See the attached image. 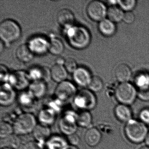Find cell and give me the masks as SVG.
Masks as SVG:
<instances>
[{
    "label": "cell",
    "instance_id": "obj_1",
    "mask_svg": "<svg viewBox=\"0 0 149 149\" xmlns=\"http://www.w3.org/2000/svg\"><path fill=\"white\" fill-rule=\"evenodd\" d=\"M67 40L71 47L77 49H82L90 43V34L85 28L73 26L66 29Z\"/></svg>",
    "mask_w": 149,
    "mask_h": 149
},
{
    "label": "cell",
    "instance_id": "obj_2",
    "mask_svg": "<svg viewBox=\"0 0 149 149\" xmlns=\"http://www.w3.org/2000/svg\"><path fill=\"white\" fill-rule=\"evenodd\" d=\"M124 131L126 137L135 143H139L144 141L149 132L146 125L133 119L126 123Z\"/></svg>",
    "mask_w": 149,
    "mask_h": 149
},
{
    "label": "cell",
    "instance_id": "obj_3",
    "mask_svg": "<svg viewBox=\"0 0 149 149\" xmlns=\"http://www.w3.org/2000/svg\"><path fill=\"white\" fill-rule=\"evenodd\" d=\"M21 35V29L19 24L12 19L5 20L0 24V38L1 41L10 43L18 40Z\"/></svg>",
    "mask_w": 149,
    "mask_h": 149
},
{
    "label": "cell",
    "instance_id": "obj_4",
    "mask_svg": "<svg viewBox=\"0 0 149 149\" xmlns=\"http://www.w3.org/2000/svg\"><path fill=\"white\" fill-rule=\"evenodd\" d=\"M36 120L30 113H23L17 117L14 123V132L18 135H23L33 132L36 127Z\"/></svg>",
    "mask_w": 149,
    "mask_h": 149
},
{
    "label": "cell",
    "instance_id": "obj_5",
    "mask_svg": "<svg viewBox=\"0 0 149 149\" xmlns=\"http://www.w3.org/2000/svg\"><path fill=\"white\" fill-rule=\"evenodd\" d=\"M117 100L122 104L129 105L135 102L137 96V91L135 87L128 82L121 83L115 91Z\"/></svg>",
    "mask_w": 149,
    "mask_h": 149
},
{
    "label": "cell",
    "instance_id": "obj_6",
    "mask_svg": "<svg viewBox=\"0 0 149 149\" xmlns=\"http://www.w3.org/2000/svg\"><path fill=\"white\" fill-rule=\"evenodd\" d=\"M75 105L82 110L93 109L97 104V99L90 90L83 89L77 92L74 98Z\"/></svg>",
    "mask_w": 149,
    "mask_h": 149
},
{
    "label": "cell",
    "instance_id": "obj_7",
    "mask_svg": "<svg viewBox=\"0 0 149 149\" xmlns=\"http://www.w3.org/2000/svg\"><path fill=\"white\" fill-rule=\"evenodd\" d=\"M56 98L61 102H69L74 98L77 94L74 85L68 81H65L59 83L55 91Z\"/></svg>",
    "mask_w": 149,
    "mask_h": 149
},
{
    "label": "cell",
    "instance_id": "obj_8",
    "mask_svg": "<svg viewBox=\"0 0 149 149\" xmlns=\"http://www.w3.org/2000/svg\"><path fill=\"white\" fill-rule=\"evenodd\" d=\"M77 114L73 111L66 112L59 122L61 131L67 136L75 133L77 129Z\"/></svg>",
    "mask_w": 149,
    "mask_h": 149
},
{
    "label": "cell",
    "instance_id": "obj_9",
    "mask_svg": "<svg viewBox=\"0 0 149 149\" xmlns=\"http://www.w3.org/2000/svg\"><path fill=\"white\" fill-rule=\"evenodd\" d=\"M86 11L88 16L92 20L101 22L107 16L108 9L103 2L94 1L89 3Z\"/></svg>",
    "mask_w": 149,
    "mask_h": 149
},
{
    "label": "cell",
    "instance_id": "obj_10",
    "mask_svg": "<svg viewBox=\"0 0 149 149\" xmlns=\"http://www.w3.org/2000/svg\"><path fill=\"white\" fill-rule=\"evenodd\" d=\"M30 80L28 73L22 70H18L10 74L8 82L13 88L19 90H23L29 87Z\"/></svg>",
    "mask_w": 149,
    "mask_h": 149
},
{
    "label": "cell",
    "instance_id": "obj_11",
    "mask_svg": "<svg viewBox=\"0 0 149 149\" xmlns=\"http://www.w3.org/2000/svg\"><path fill=\"white\" fill-rule=\"evenodd\" d=\"M27 45L34 54L42 55L49 51V41L42 36H35L29 40Z\"/></svg>",
    "mask_w": 149,
    "mask_h": 149
},
{
    "label": "cell",
    "instance_id": "obj_12",
    "mask_svg": "<svg viewBox=\"0 0 149 149\" xmlns=\"http://www.w3.org/2000/svg\"><path fill=\"white\" fill-rule=\"evenodd\" d=\"M16 94L14 88L7 83H3L1 86L0 104L4 106L13 104L15 101Z\"/></svg>",
    "mask_w": 149,
    "mask_h": 149
},
{
    "label": "cell",
    "instance_id": "obj_13",
    "mask_svg": "<svg viewBox=\"0 0 149 149\" xmlns=\"http://www.w3.org/2000/svg\"><path fill=\"white\" fill-rule=\"evenodd\" d=\"M75 82L81 87L88 86L92 79V76L89 70L84 67H78L73 74Z\"/></svg>",
    "mask_w": 149,
    "mask_h": 149
},
{
    "label": "cell",
    "instance_id": "obj_14",
    "mask_svg": "<svg viewBox=\"0 0 149 149\" xmlns=\"http://www.w3.org/2000/svg\"><path fill=\"white\" fill-rule=\"evenodd\" d=\"M30 80L33 81H48L51 78V71L46 67H36L31 68L28 73Z\"/></svg>",
    "mask_w": 149,
    "mask_h": 149
},
{
    "label": "cell",
    "instance_id": "obj_15",
    "mask_svg": "<svg viewBox=\"0 0 149 149\" xmlns=\"http://www.w3.org/2000/svg\"><path fill=\"white\" fill-rule=\"evenodd\" d=\"M56 20L60 26L67 29L74 26L75 17L71 10L63 8L57 13Z\"/></svg>",
    "mask_w": 149,
    "mask_h": 149
},
{
    "label": "cell",
    "instance_id": "obj_16",
    "mask_svg": "<svg viewBox=\"0 0 149 149\" xmlns=\"http://www.w3.org/2000/svg\"><path fill=\"white\" fill-rule=\"evenodd\" d=\"M114 113L116 118L121 122L127 123L132 119V111L129 105L118 104L115 107Z\"/></svg>",
    "mask_w": 149,
    "mask_h": 149
},
{
    "label": "cell",
    "instance_id": "obj_17",
    "mask_svg": "<svg viewBox=\"0 0 149 149\" xmlns=\"http://www.w3.org/2000/svg\"><path fill=\"white\" fill-rule=\"evenodd\" d=\"M33 136L36 141L43 144L51 136L49 127L43 125H37L33 131Z\"/></svg>",
    "mask_w": 149,
    "mask_h": 149
},
{
    "label": "cell",
    "instance_id": "obj_18",
    "mask_svg": "<svg viewBox=\"0 0 149 149\" xmlns=\"http://www.w3.org/2000/svg\"><path fill=\"white\" fill-rule=\"evenodd\" d=\"M102 134L100 131L95 127L89 128L85 133L84 139L87 144L91 147H95L101 142Z\"/></svg>",
    "mask_w": 149,
    "mask_h": 149
},
{
    "label": "cell",
    "instance_id": "obj_19",
    "mask_svg": "<svg viewBox=\"0 0 149 149\" xmlns=\"http://www.w3.org/2000/svg\"><path fill=\"white\" fill-rule=\"evenodd\" d=\"M29 88V91L35 98H42L46 95L47 91L46 82L43 81H33Z\"/></svg>",
    "mask_w": 149,
    "mask_h": 149
},
{
    "label": "cell",
    "instance_id": "obj_20",
    "mask_svg": "<svg viewBox=\"0 0 149 149\" xmlns=\"http://www.w3.org/2000/svg\"><path fill=\"white\" fill-rule=\"evenodd\" d=\"M115 75L116 79L121 83L127 82L131 77V70L127 64L121 63L116 68Z\"/></svg>",
    "mask_w": 149,
    "mask_h": 149
},
{
    "label": "cell",
    "instance_id": "obj_21",
    "mask_svg": "<svg viewBox=\"0 0 149 149\" xmlns=\"http://www.w3.org/2000/svg\"><path fill=\"white\" fill-rule=\"evenodd\" d=\"M47 149H67L69 146L68 140L61 136H51L46 142Z\"/></svg>",
    "mask_w": 149,
    "mask_h": 149
},
{
    "label": "cell",
    "instance_id": "obj_22",
    "mask_svg": "<svg viewBox=\"0 0 149 149\" xmlns=\"http://www.w3.org/2000/svg\"><path fill=\"white\" fill-rule=\"evenodd\" d=\"M56 113L55 111L50 108L42 109L38 115L41 124L47 126L53 124L56 118Z\"/></svg>",
    "mask_w": 149,
    "mask_h": 149
},
{
    "label": "cell",
    "instance_id": "obj_23",
    "mask_svg": "<svg viewBox=\"0 0 149 149\" xmlns=\"http://www.w3.org/2000/svg\"><path fill=\"white\" fill-rule=\"evenodd\" d=\"M15 55L20 61L26 63L33 60L34 54L30 50L28 45L22 44L17 48Z\"/></svg>",
    "mask_w": 149,
    "mask_h": 149
},
{
    "label": "cell",
    "instance_id": "obj_24",
    "mask_svg": "<svg viewBox=\"0 0 149 149\" xmlns=\"http://www.w3.org/2000/svg\"><path fill=\"white\" fill-rule=\"evenodd\" d=\"M51 78L56 82H62L66 81L68 72L63 65L55 64L50 70Z\"/></svg>",
    "mask_w": 149,
    "mask_h": 149
},
{
    "label": "cell",
    "instance_id": "obj_25",
    "mask_svg": "<svg viewBox=\"0 0 149 149\" xmlns=\"http://www.w3.org/2000/svg\"><path fill=\"white\" fill-rule=\"evenodd\" d=\"M98 29L102 34L107 37L112 36L116 32L115 23L109 19H105L100 22L98 24Z\"/></svg>",
    "mask_w": 149,
    "mask_h": 149
},
{
    "label": "cell",
    "instance_id": "obj_26",
    "mask_svg": "<svg viewBox=\"0 0 149 149\" xmlns=\"http://www.w3.org/2000/svg\"><path fill=\"white\" fill-rule=\"evenodd\" d=\"M124 13L120 7L111 6L108 9L107 16L109 19L114 23H118L123 20Z\"/></svg>",
    "mask_w": 149,
    "mask_h": 149
},
{
    "label": "cell",
    "instance_id": "obj_27",
    "mask_svg": "<svg viewBox=\"0 0 149 149\" xmlns=\"http://www.w3.org/2000/svg\"><path fill=\"white\" fill-rule=\"evenodd\" d=\"M64 46L63 42L59 38L52 37L49 41V51L54 55H60L64 51Z\"/></svg>",
    "mask_w": 149,
    "mask_h": 149
},
{
    "label": "cell",
    "instance_id": "obj_28",
    "mask_svg": "<svg viewBox=\"0 0 149 149\" xmlns=\"http://www.w3.org/2000/svg\"><path fill=\"white\" fill-rule=\"evenodd\" d=\"M92 116L89 111L82 110L77 114V125L83 127H88L92 123Z\"/></svg>",
    "mask_w": 149,
    "mask_h": 149
},
{
    "label": "cell",
    "instance_id": "obj_29",
    "mask_svg": "<svg viewBox=\"0 0 149 149\" xmlns=\"http://www.w3.org/2000/svg\"><path fill=\"white\" fill-rule=\"evenodd\" d=\"M1 139V148L6 147L16 149L19 148L20 144V140L16 134H12L7 137Z\"/></svg>",
    "mask_w": 149,
    "mask_h": 149
},
{
    "label": "cell",
    "instance_id": "obj_30",
    "mask_svg": "<svg viewBox=\"0 0 149 149\" xmlns=\"http://www.w3.org/2000/svg\"><path fill=\"white\" fill-rule=\"evenodd\" d=\"M35 97L29 92H23L19 96V100L20 104L24 107H28L33 103Z\"/></svg>",
    "mask_w": 149,
    "mask_h": 149
},
{
    "label": "cell",
    "instance_id": "obj_31",
    "mask_svg": "<svg viewBox=\"0 0 149 149\" xmlns=\"http://www.w3.org/2000/svg\"><path fill=\"white\" fill-rule=\"evenodd\" d=\"M13 127L8 122L1 121L0 124V137L4 139L13 134Z\"/></svg>",
    "mask_w": 149,
    "mask_h": 149
},
{
    "label": "cell",
    "instance_id": "obj_32",
    "mask_svg": "<svg viewBox=\"0 0 149 149\" xmlns=\"http://www.w3.org/2000/svg\"><path fill=\"white\" fill-rule=\"evenodd\" d=\"M89 90L92 92H98L102 89L103 83L102 79L98 76L92 77L88 86Z\"/></svg>",
    "mask_w": 149,
    "mask_h": 149
},
{
    "label": "cell",
    "instance_id": "obj_33",
    "mask_svg": "<svg viewBox=\"0 0 149 149\" xmlns=\"http://www.w3.org/2000/svg\"><path fill=\"white\" fill-rule=\"evenodd\" d=\"M135 83L139 89L149 88V75L146 74H141L136 77Z\"/></svg>",
    "mask_w": 149,
    "mask_h": 149
},
{
    "label": "cell",
    "instance_id": "obj_34",
    "mask_svg": "<svg viewBox=\"0 0 149 149\" xmlns=\"http://www.w3.org/2000/svg\"><path fill=\"white\" fill-rule=\"evenodd\" d=\"M118 5L119 7L126 12H131L134 9L136 6V1L134 0H125V1H118Z\"/></svg>",
    "mask_w": 149,
    "mask_h": 149
},
{
    "label": "cell",
    "instance_id": "obj_35",
    "mask_svg": "<svg viewBox=\"0 0 149 149\" xmlns=\"http://www.w3.org/2000/svg\"><path fill=\"white\" fill-rule=\"evenodd\" d=\"M64 67L68 72L73 74L78 68L75 60L71 57L67 58L65 60Z\"/></svg>",
    "mask_w": 149,
    "mask_h": 149
},
{
    "label": "cell",
    "instance_id": "obj_36",
    "mask_svg": "<svg viewBox=\"0 0 149 149\" xmlns=\"http://www.w3.org/2000/svg\"><path fill=\"white\" fill-rule=\"evenodd\" d=\"M10 74L7 68L5 65L1 64L0 66V78L1 82L7 83L8 81Z\"/></svg>",
    "mask_w": 149,
    "mask_h": 149
},
{
    "label": "cell",
    "instance_id": "obj_37",
    "mask_svg": "<svg viewBox=\"0 0 149 149\" xmlns=\"http://www.w3.org/2000/svg\"><path fill=\"white\" fill-rule=\"evenodd\" d=\"M140 121L145 124L149 125V108H144L139 112Z\"/></svg>",
    "mask_w": 149,
    "mask_h": 149
},
{
    "label": "cell",
    "instance_id": "obj_38",
    "mask_svg": "<svg viewBox=\"0 0 149 149\" xmlns=\"http://www.w3.org/2000/svg\"><path fill=\"white\" fill-rule=\"evenodd\" d=\"M137 96L143 101H149V88L139 89L137 91Z\"/></svg>",
    "mask_w": 149,
    "mask_h": 149
},
{
    "label": "cell",
    "instance_id": "obj_39",
    "mask_svg": "<svg viewBox=\"0 0 149 149\" xmlns=\"http://www.w3.org/2000/svg\"><path fill=\"white\" fill-rule=\"evenodd\" d=\"M23 149H43L42 144L37 141H30L26 143Z\"/></svg>",
    "mask_w": 149,
    "mask_h": 149
},
{
    "label": "cell",
    "instance_id": "obj_40",
    "mask_svg": "<svg viewBox=\"0 0 149 149\" xmlns=\"http://www.w3.org/2000/svg\"><path fill=\"white\" fill-rule=\"evenodd\" d=\"M67 140L68 143L70 144V145L76 146L80 143V139L79 136L75 133L68 136Z\"/></svg>",
    "mask_w": 149,
    "mask_h": 149
},
{
    "label": "cell",
    "instance_id": "obj_41",
    "mask_svg": "<svg viewBox=\"0 0 149 149\" xmlns=\"http://www.w3.org/2000/svg\"><path fill=\"white\" fill-rule=\"evenodd\" d=\"M135 17L134 14L131 12H126L124 13L123 21L128 24H132L135 21Z\"/></svg>",
    "mask_w": 149,
    "mask_h": 149
},
{
    "label": "cell",
    "instance_id": "obj_42",
    "mask_svg": "<svg viewBox=\"0 0 149 149\" xmlns=\"http://www.w3.org/2000/svg\"><path fill=\"white\" fill-rule=\"evenodd\" d=\"M65 60L64 58L61 57H58L56 59V64H58V65H64L65 63Z\"/></svg>",
    "mask_w": 149,
    "mask_h": 149
},
{
    "label": "cell",
    "instance_id": "obj_43",
    "mask_svg": "<svg viewBox=\"0 0 149 149\" xmlns=\"http://www.w3.org/2000/svg\"><path fill=\"white\" fill-rule=\"evenodd\" d=\"M144 141L145 142L146 146L149 147V131L148 134H147V136H146V137Z\"/></svg>",
    "mask_w": 149,
    "mask_h": 149
},
{
    "label": "cell",
    "instance_id": "obj_44",
    "mask_svg": "<svg viewBox=\"0 0 149 149\" xmlns=\"http://www.w3.org/2000/svg\"><path fill=\"white\" fill-rule=\"evenodd\" d=\"M4 45L3 42L1 41V44H0V52H1V53L2 52V50H3V47H4V45Z\"/></svg>",
    "mask_w": 149,
    "mask_h": 149
},
{
    "label": "cell",
    "instance_id": "obj_45",
    "mask_svg": "<svg viewBox=\"0 0 149 149\" xmlns=\"http://www.w3.org/2000/svg\"><path fill=\"white\" fill-rule=\"evenodd\" d=\"M67 149H78V148L76 146H74L69 145Z\"/></svg>",
    "mask_w": 149,
    "mask_h": 149
},
{
    "label": "cell",
    "instance_id": "obj_46",
    "mask_svg": "<svg viewBox=\"0 0 149 149\" xmlns=\"http://www.w3.org/2000/svg\"><path fill=\"white\" fill-rule=\"evenodd\" d=\"M139 149H149V147L147 146H142Z\"/></svg>",
    "mask_w": 149,
    "mask_h": 149
},
{
    "label": "cell",
    "instance_id": "obj_47",
    "mask_svg": "<svg viewBox=\"0 0 149 149\" xmlns=\"http://www.w3.org/2000/svg\"><path fill=\"white\" fill-rule=\"evenodd\" d=\"M1 149H12V148H8V147H2V148H1Z\"/></svg>",
    "mask_w": 149,
    "mask_h": 149
}]
</instances>
